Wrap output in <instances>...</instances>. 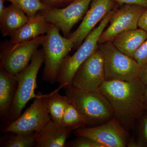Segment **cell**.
<instances>
[{"mask_svg": "<svg viewBox=\"0 0 147 147\" xmlns=\"http://www.w3.org/2000/svg\"><path fill=\"white\" fill-rule=\"evenodd\" d=\"M67 146L70 147H103L102 145L88 137L78 136L69 141Z\"/></svg>", "mask_w": 147, "mask_h": 147, "instance_id": "23", "label": "cell"}, {"mask_svg": "<svg viewBox=\"0 0 147 147\" xmlns=\"http://www.w3.org/2000/svg\"><path fill=\"white\" fill-rule=\"evenodd\" d=\"M72 131L51 120L37 132L36 147H64Z\"/></svg>", "mask_w": 147, "mask_h": 147, "instance_id": "16", "label": "cell"}, {"mask_svg": "<svg viewBox=\"0 0 147 147\" xmlns=\"http://www.w3.org/2000/svg\"><path fill=\"white\" fill-rule=\"evenodd\" d=\"M119 5L123 4H136L147 7V0H113Z\"/></svg>", "mask_w": 147, "mask_h": 147, "instance_id": "26", "label": "cell"}, {"mask_svg": "<svg viewBox=\"0 0 147 147\" xmlns=\"http://www.w3.org/2000/svg\"><path fill=\"white\" fill-rule=\"evenodd\" d=\"M44 4L50 8H61L63 7L61 0H40Z\"/></svg>", "mask_w": 147, "mask_h": 147, "instance_id": "28", "label": "cell"}, {"mask_svg": "<svg viewBox=\"0 0 147 147\" xmlns=\"http://www.w3.org/2000/svg\"><path fill=\"white\" fill-rule=\"evenodd\" d=\"M75 0H61L62 4L63 7H65L72 2Z\"/></svg>", "mask_w": 147, "mask_h": 147, "instance_id": "31", "label": "cell"}, {"mask_svg": "<svg viewBox=\"0 0 147 147\" xmlns=\"http://www.w3.org/2000/svg\"><path fill=\"white\" fill-rule=\"evenodd\" d=\"M44 61L42 49L37 50L28 66L15 77L18 86L11 110L8 124L18 119L27 103L38 95L35 93L38 87L37 77Z\"/></svg>", "mask_w": 147, "mask_h": 147, "instance_id": "5", "label": "cell"}, {"mask_svg": "<svg viewBox=\"0 0 147 147\" xmlns=\"http://www.w3.org/2000/svg\"><path fill=\"white\" fill-rule=\"evenodd\" d=\"M12 135L1 139V147H32L36 146V132L26 134L12 133Z\"/></svg>", "mask_w": 147, "mask_h": 147, "instance_id": "21", "label": "cell"}, {"mask_svg": "<svg viewBox=\"0 0 147 147\" xmlns=\"http://www.w3.org/2000/svg\"><path fill=\"white\" fill-rule=\"evenodd\" d=\"M117 4L113 0H92L81 24L67 37L73 41L74 47L78 48L96 25Z\"/></svg>", "mask_w": 147, "mask_h": 147, "instance_id": "13", "label": "cell"}, {"mask_svg": "<svg viewBox=\"0 0 147 147\" xmlns=\"http://www.w3.org/2000/svg\"><path fill=\"white\" fill-rule=\"evenodd\" d=\"M116 7L109 21V26L101 34L98 44L112 39L123 32L137 28L139 18L146 7L136 4H123Z\"/></svg>", "mask_w": 147, "mask_h": 147, "instance_id": "12", "label": "cell"}, {"mask_svg": "<svg viewBox=\"0 0 147 147\" xmlns=\"http://www.w3.org/2000/svg\"><path fill=\"white\" fill-rule=\"evenodd\" d=\"M63 89L65 96L84 118L86 127L100 125L114 117L110 103L99 90L88 91L77 88L71 84Z\"/></svg>", "mask_w": 147, "mask_h": 147, "instance_id": "2", "label": "cell"}, {"mask_svg": "<svg viewBox=\"0 0 147 147\" xmlns=\"http://www.w3.org/2000/svg\"><path fill=\"white\" fill-rule=\"evenodd\" d=\"M147 38V32L140 28L123 32L111 41L121 52L133 58L134 53Z\"/></svg>", "mask_w": 147, "mask_h": 147, "instance_id": "17", "label": "cell"}, {"mask_svg": "<svg viewBox=\"0 0 147 147\" xmlns=\"http://www.w3.org/2000/svg\"><path fill=\"white\" fill-rule=\"evenodd\" d=\"M22 9L29 18L33 17L41 11L50 8L40 0H5Z\"/></svg>", "mask_w": 147, "mask_h": 147, "instance_id": "22", "label": "cell"}, {"mask_svg": "<svg viewBox=\"0 0 147 147\" xmlns=\"http://www.w3.org/2000/svg\"><path fill=\"white\" fill-rule=\"evenodd\" d=\"M145 102L146 105V110L147 112V85H146L145 90Z\"/></svg>", "mask_w": 147, "mask_h": 147, "instance_id": "32", "label": "cell"}, {"mask_svg": "<svg viewBox=\"0 0 147 147\" xmlns=\"http://www.w3.org/2000/svg\"><path fill=\"white\" fill-rule=\"evenodd\" d=\"M139 78L145 85H147V63L141 67Z\"/></svg>", "mask_w": 147, "mask_h": 147, "instance_id": "29", "label": "cell"}, {"mask_svg": "<svg viewBox=\"0 0 147 147\" xmlns=\"http://www.w3.org/2000/svg\"><path fill=\"white\" fill-rule=\"evenodd\" d=\"M105 81L104 59L99 48L82 64L74 76L71 84L80 89L94 91Z\"/></svg>", "mask_w": 147, "mask_h": 147, "instance_id": "9", "label": "cell"}, {"mask_svg": "<svg viewBox=\"0 0 147 147\" xmlns=\"http://www.w3.org/2000/svg\"><path fill=\"white\" fill-rule=\"evenodd\" d=\"M61 89L59 87L57 89L46 94V98L47 110L51 119L61 125L68 98L66 96L59 94Z\"/></svg>", "mask_w": 147, "mask_h": 147, "instance_id": "19", "label": "cell"}, {"mask_svg": "<svg viewBox=\"0 0 147 147\" xmlns=\"http://www.w3.org/2000/svg\"><path fill=\"white\" fill-rule=\"evenodd\" d=\"M133 58L141 67L147 63V38L134 53Z\"/></svg>", "mask_w": 147, "mask_h": 147, "instance_id": "24", "label": "cell"}, {"mask_svg": "<svg viewBox=\"0 0 147 147\" xmlns=\"http://www.w3.org/2000/svg\"><path fill=\"white\" fill-rule=\"evenodd\" d=\"M60 30L57 27L52 24L49 31L44 36L41 44L45 64L42 80L51 84L57 82L63 62L74 47L72 40L62 36Z\"/></svg>", "mask_w": 147, "mask_h": 147, "instance_id": "4", "label": "cell"}, {"mask_svg": "<svg viewBox=\"0 0 147 147\" xmlns=\"http://www.w3.org/2000/svg\"><path fill=\"white\" fill-rule=\"evenodd\" d=\"M17 86L16 77L8 73L0 65V118L5 125L9 122Z\"/></svg>", "mask_w": 147, "mask_h": 147, "instance_id": "15", "label": "cell"}, {"mask_svg": "<svg viewBox=\"0 0 147 147\" xmlns=\"http://www.w3.org/2000/svg\"><path fill=\"white\" fill-rule=\"evenodd\" d=\"M29 17L20 8L11 3L0 16V29L4 36H10L27 23Z\"/></svg>", "mask_w": 147, "mask_h": 147, "instance_id": "18", "label": "cell"}, {"mask_svg": "<svg viewBox=\"0 0 147 147\" xmlns=\"http://www.w3.org/2000/svg\"><path fill=\"white\" fill-rule=\"evenodd\" d=\"M44 36L16 44L1 52L0 65L8 73L16 77L28 66L34 53L42 44Z\"/></svg>", "mask_w": 147, "mask_h": 147, "instance_id": "11", "label": "cell"}, {"mask_svg": "<svg viewBox=\"0 0 147 147\" xmlns=\"http://www.w3.org/2000/svg\"><path fill=\"white\" fill-rule=\"evenodd\" d=\"M98 46L103 55L105 81L130 82L139 78L141 67L134 58L122 53L111 41Z\"/></svg>", "mask_w": 147, "mask_h": 147, "instance_id": "6", "label": "cell"}, {"mask_svg": "<svg viewBox=\"0 0 147 147\" xmlns=\"http://www.w3.org/2000/svg\"><path fill=\"white\" fill-rule=\"evenodd\" d=\"M61 125L72 131L86 127V123L84 118L69 99L63 118Z\"/></svg>", "mask_w": 147, "mask_h": 147, "instance_id": "20", "label": "cell"}, {"mask_svg": "<svg viewBox=\"0 0 147 147\" xmlns=\"http://www.w3.org/2000/svg\"><path fill=\"white\" fill-rule=\"evenodd\" d=\"M116 7L108 12L99 25L88 35L73 55L70 56L68 55L64 59L57 80L61 89L71 84L74 76L79 67L98 48L100 36L109 23Z\"/></svg>", "mask_w": 147, "mask_h": 147, "instance_id": "3", "label": "cell"}, {"mask_svg": "<svg viewBox=\"0 0 147 147\" xmlns=\"http://www.w3.org/2000/svg\"><path fill=\"white\" fill-rule=\"evenodd\" d=\"M92 0H75L65 7L50 8L39 12L50 24L68 37L74 26L85 16Z\"/></svg>", "mask_w": 147, "mask_h": 147, "instance_id": "10", "label": "cell"}, {"mask_svg": "<svg viewBox=\"0 0 147 147\" xmlns=\"http://www.w3.org/2000/svg\"><path fill=\"white\" fill-rule=\"evenodd\" d=\"M145 87L138 78L130 82L105 81L98 89L110 103L114 117L128 131L146 112Z\"/></svg>", "mask_w": 147, "mask_h": 147, "instance_id": "1", "label": "cell"}, {"mask_svg": "<svg viewBox=\"0 0 147 147\" xmlns=\"http://www.w3.org/2000/svg\"><path fill=\"white\" fill-rule=\"evenodd\" d=\"M16 120L6 125L4 133L26 134L38 132L51 120L47 110L46 94L41 93Z\"/></svg>", "mask_w": 147, "mask_h": 147, "instance_id": "7", "label": "cell"}, {"mask_svg": "<svg viewBox=\"0 0 147 147\" xmlns=\"http://www.w3.org/2000/svg\"><path fill=\"white\" fill-rule=\"evenodd\" d=\"M5 0H0V16H2L4 12L6 7L4 5Z\"/></svg>", "mask_w": 147, "mask_h": 147, "instance_id": "30", "label": "cell"}, {"mask_svg": "<svg viewBox=\"0 0 147 147\" xmlns=\"http://www.w3.org/2000/svg\"><path fill=\"white\" fill-rule=\"evenodd\" d=\"M76 137L82 136L94 140L103 147L127 146L130 140L129 131L114 117L97 126L83 127L74 131Z\"/></svg>", "mask_w": 147, "mask_h": 147, "instance_id": "8", "label": "cell"}, {"mask_svg": "<svg viewBox=\"0 0 147 147\" xmlns=\"http://www.w3.org/2000/svg\"><path fill=\"white\" fill-rule=\"evenodd\" d=\"M52 25L38 12L33 17L29 18L26 24L11 35L10 40L5 44V47H3L1 52L7 50L16 44L26 42L43 35L49 31Z\"/></svg>", "mask_w": 147, "mask_h": 147, "instance_id": "14", "label": "cell"}, {"mask_svg": "<svg viewBox=\"0 0 147 147\" xmlns=\"http://www.w3.org/2000/svg\"><path fill=\"white\" fill-rule=\"evenodd\" d=\"M138 27L147 32V7L139 18Z\"/></svg>", "mask_w": 147, "mask_h": 147, "instance_id": "27", "label": "cell"}, {"mask_svg": "<svg viewBox=\"0 0 147 147\" xmlns=\"http://www.w3.org/2000/svg\"><path fill=\"white\" fill-rule=\"evenodd\" d=\"M143 116L141 127V138L137 142L138 147L147 146V114Z\"/></svg>", "mask_w": 147, "mask_h": 147, "instance_id": "25", "label": "cell"}]
</instances>
